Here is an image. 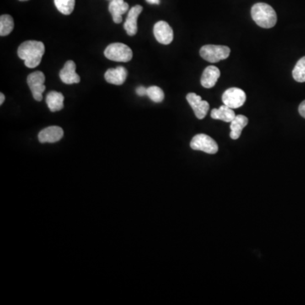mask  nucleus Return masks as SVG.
I'll use <instances>...</instances> for the list:
<instances>
[{
	"label": "nucleus",
	"mask_w": 305,
	"mask_h": 305,
	"mask_svg": "<svg viewBox=\"0 0 305 305\" xmlns=\"http://www.w3.org/2000/svg\"><path fill=\"white\" fill-rule=\"evenodd\" d=\"M45 53V46L42 42L26 41L18 48V56L24 60L25 66L28 68H36L40 65Z\"/></svg>",
	"instance_id": "obj_1"
},
{
	"label": "nucleus",
	"mask_w": 305,
	"mask_h": 305,
	"mask_svg": "<svg viewBox=\"0 0 305 305\" xmlns=\"http://www.w3.org/2000/svg\"><path fill=\"white\" fill-rule=\"evenodd\" d=\"M251 16L253 22L262 28H273L277 22L275 11L267 4H255L251 9Z\"/></svg>",
	"instance_id": "obj_2"
},
{
	"label": "nucleus",
	"mask_w": 305,
	"mask_h": 305,
	"mask_svg": "<svg viewBox=\"0 0 305 305\" xmlns=\"http://www.w3.org/2000/svg\"><path fill=\"white\" fill-rule=\"evenodd\" d=\"M107 59L117 62H128L132 59L133 53L130 48L121 43L109 44L104 50Z\"/></svg>",
	"instance_id": "obj_3"
},
{
	"label": "nucleus",
	"mask_w": 305,
	"mask_h": 305,
	"mask_svg": "<svg viewBox=\"0 0 305 305\" xmlns=\"http://www.w3.org/2000/svg\"><path fill=\"white\" fill-rule=\"evenodd\" d=\"M200 55L210 63H217L229 57L231 49L222 45H205L200 49Z\"/></svg>",
	"instance_id": "obj_4"
},
{
	"label": "nucleus",
	"mask_w": 305,
	"mask_h": 305,
	"mask_svg": "<svg viewBox=\"0 0 305 305\" xmlns=\"http://www.w3.org/2000/svg\"><path fill=\"white\" fill-rule=\"evenodd\" d=\"M192 149L199 150L207 152L209 155H215L218 152V144L215 140L206 134H198L194 136L190 142Z\"/></svg>",
	"instance_id": "obj_5"
},
{
	"label": "nucleus",
	"mask_w": 305,
	"mask_h": 305,
	"mask_svg": "<svg viewBox=\"0 0 305 305\" xmlns=\"http://www.w3.org/2000/svg\"><path fill=\"white\" fill-rule=\"evenodd\" d=\"M245 101V92L237 87L229 88L225 91V93L222 95L223 104L232 109H238L240 107L243 106Z\"/></svg>",
	"instance_id": "obj_6"
},
{
	"label": "nucleus",
	"mask_w": 305,
	"mask_h": 305,
	"mask_svg": "<svg viewBox=\"0 0 305 305\" xmlns=\"http://www.w3.org/2000/svg\"><path fill=\"white\" fill-rule=\"evenodd\" d=\"M44 82L45 76L42 71H34L28 76V84L35 100L43 99V93L46 89Z\"/></svg>",
	"instance_id": "obj_7"
},
{
	"label": "nucleus",
	"mask_w": 305,
	"mask_h": 305,
	"mask_svg": "<svg viewBox=\"0 0 305 305\" xmlns=\"http://www.w3.org/2000/svg\"><path fill=\"white\" fill-rule=\"evenodd\" d=\"M186 98L194 110L196 117L199 120H203L210 109V104L207 101L203 100L200 96L194 93H188Z\"/></svg>",
	"instance_id": "obj_8"
},
{
	"label": "nucleus",
	"mask_w": 305,
	"mask_h": 305,
	"mask_svg": "<svg viewBox=\"0 0 305 305\" xmlns=\"http://www.w3.org/2000/svg\"><path fill=\"white\" fill-rule=\"evenodd\" d=\"M154 34L156 37V40L161 44H165V45H168L173 41V38H174V33H173V30L171 28L167 22H158L155 25L154 27Z\"/></svg>",
	"instance_id": "obj_9"
},
{
	"label": "nucleus",
	"mask_w": 305,
	"mask_h": 305,
	"mask_svg": "<svg viewBox=\"0 0 305 305\" xmlns=\"http://www.w3.org/2000/svg\"><path fill=\"white\" fill-rule=\"evenodd\" d=\"M76 64L72 60H68L60 71V78L66 84L79 83L80 76L76 72Z\"/></svg>",
	"instance_id": "obj_10"
},
{
	"label": "nucleus",
	"mask_w": 305,
	"mask_h": 305,
	"mask_svg": "<svg viewBox=\"0 0 305 305\" xmlns=\"http://www.w3.org/2000/svg\"><path fill=\"white\" fill-rule=\"evenodd\" d=\"M142 6H135L129 11L128 16L124 23V28L129 36L136 35L137 33V18L142 13Z\"/></svg>",
	"instance_id": "obj_11"
},
{
	"label": "nucleus",
	"mask_w": 305,
	"mask_h": 305,
	"mask_svg": "<svg viewBox=\"0 0 305 305\" xmlns=\"http://www.w3.org/2000/svg\"><path fill=\"white\" fill-rule=\"evenodd\" d=\"M64 136L63 129L60 126H49L47 128L42 130L38 134V140L42 143L44 142H59Z\"/></svg>",
	"instance_id": "obj_12"
},
{
	"label": "nucleus",
	"mask_w": 305,
	"mask_h": 305,
	"mask_svg": "<svg viewBox=\"0 0 305 305\" xmlns=\"http://www.w3.org/2000/svg\"><path fill=\"white\" fill-rule=\"evenodd\" d=\"M220 76H221V71L216 66H208L202 75L201 85L205 88L215 87Z\"/></svg>",
	"instance_id": "obj_13"
},
{
	"label": "nucleus",
	"mask_w": 305,
	"mask_h": 305,
	"mask_svg": "<svg viewBox=\"0 0 305 305\" xmlns=\"http://www.w3.org/2000/svg\"><path fill=\"white\" fill-rule=\"evenodd\" d=\"M128 10L129 5L124 2V0H111L109 3V11L116 24L122 22V15L125 14Z\"/></svg>",
	"instance_id": "obj_14"
},
{
	"label": "nucleus",
	"mask_w": 305,
	"mask_h": 305,
	"mask_svg": "<svg viewBox=\"0 0 305 305\" xmlns=\"http://www.w3.org/2000/svg\"><path fill=\"white\" fill-rule=\"evenodd\" d=\"M127 77V71L123 66L109 69L104 74V78L110 84L122 85Z\"/></svg>",
	"instance_id": "obj_15"
},
{
	"label": "nucleus",
	"mask_w": 305,
	"mask_h": 305,
	"mask_svg": "<svg viewBox=\"0 0 305 305\" xmlns=\"http://www.w3.org/2000/svg\"><path fill=\"white\" fill-rule=\"evenodd\" d=\"M248 119L246 117L245 115H243V114L236 115V117L234 118V120H232L231 122V125H230V128H231L230 136H231V138L233 139V140H237V139L239 138L241 134H242V131L246 125H248Z\"/></svg>",
	"instance_id": "obj_16"
},
{
	"label": "nucleus",
	"mask_w": 305,
	"mask_h": 305,
	"mask_svg": "<svg viewBox=\"0 0 305 305\" xmlns=\"http://www.w3.org/2000/svg\"><path fill=\"white\" fill-rule=\"evenodd\" d=\"M211 118L215 120H222L225 122H232L236 117L234 110L226 105H221L219 109H214L211 111Z\"/></svg>",
	"instance_id": "obj_17"
},
{
	"label": "nucleus",
	"mask_w": 305,
	"mask_h": 305,
	"mask_svg": "<svg viewBox=\"0 0 305 305\" xmlns=\"http://www.w3.org/2000/svg\"><path fill=\"white\" fill-rule=\"evenodd\" d=\"M64 95L60 92L52 91L48 93L46 103L49 109L52 112L60 111L64 108Z\"/></svg>",
	"instance_id": "obj_18"
},
{
	"label": "nucleus",
	"mask_w": 305,
	"mask_h": 305,
	"mask_svg": "<svg viewBox=\"0 0 305 305\" xmlns=\"http://www.w3.org/2000/svg\"><path fill=\"white\" fill-rule=\"evenodd\" d=\"M14 29V20L10 15H3L0 17V36L6 37L11 34Z\"/></svg>",
	"instance_id": "obj_19"
},
{
	"label": "nucleus",
	"mask_w": 305,
	"mask_h": 305,
	"mask_svg": "<svg viewBox=\"0 0 305 305\" xmlns=\"http://www.w3.org/2000/svg\"><path fill=\"white\" fill-rule=\"evenodd\" d=\"M76 0H55V5L58 11L63 15H71L75 8Z\"/></svg>",
	"instance_id": "obj_20"
},
{
	"label": "nucleus",
	"mask_w": 305,
	"mask_h": 305,
	"mask_svg": "<svg viewBox=\"0 0 305 305\" xmlns=\"http://www.w3.org/2000/svg\"><path fill=\"white\" fill-rule=\"evenodd\" d=\"M292 76L297 82H305V56L297 61L292 71Z\"/></svg>",
	"instance_id": "obj_21"
},
{
	"label": "nucleus",
	"mask_w": 305,
	"mask_h": 305,
	"mask_svg": "<svg viewBox=\"0 0 305 305\" xmlns=\"http://www.w3.org/2000/svg\"><path fill=\"white\" fill-rule=\"evenodd\" d=\"M147 96L155 103H161L165 98V93H164L163 90L161 89V87H157V86L147 87Z\"/></svg>",
	"instance_id": "obj_22"
},
{
	"label": "nucleus",
	"mask_w": 305,
	"mask_h": 305,
	"mask_svg": "<svg viewBox=\"0 0 305 305\" xmlns=\"http://www.w3.org/2000/svg\"><path fill=\"white\" fill-rule=\"evenodd\" d=\"M136 94L138 96H141V97H143V96L147 95V88L144 87H138L136 88Z\"/></svg>",
	"instance_id": "obj_23"
},
{
	"label": "nucleus",
	"mask_w": 305,
	"mask_h": 305,
	"mask_svg": "<svg viewBox=\"0 0 305 305\" xmlns=\"http://www.w3.org/2000/svg\"><path fill=\"white\" fill-rule=\"evenodd\" d=\"M298 112L302 117L305 118V100L302 101L298 107Z\"/></svg>",
	"instance_id": "obj_24"
},
{
	"label": "nucleus",
	"mask_w": 305,
	"mask_h": 305,
	"mask_svg": "<svg viewBox=\"0 0 305 305\" xmlns=\"http://www.w3.org/2000/svg\"><path fill=\"white\" fill-rule=\"evenodd\" d=\"M146 1L151 5H160L161 3V0H146Z\"/></svg>",
	"instance_id": "obj_25"
},
{
	"label": "nucleus",
	"mask_w": 305,
	"mask_h": 305,
	"mask_svg": "<svg viewBox=\"0 0 305 305\" xmlns=\"http://www.w3.org/2000/svg\"><path fill=\"white\" fill-rule=\"evenodd\" d=\"M6 100V96L3 93H0V105H2L4 104V102Z\"/></svg>",
	"instance_id": "obj_26"
},
{
	"label": "nucleus",
	"mask_w": 305,
	"mask_h": 305,
	"mask_svg": "<svg viewBox=\"0 0 305 305\" xmlns=\"http://www.w3.org/2000/svg\"><path fill=\"white\" fill-rule=\"evenodd\" d=\"M20 1H28V0H20Z\"/></svg>",
	"instance_id": "obj_27"
}]
</instances>
